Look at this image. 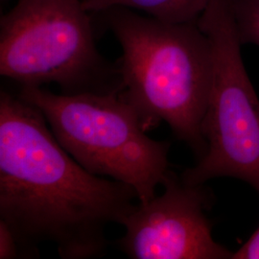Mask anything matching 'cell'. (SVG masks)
Here are the masks:
<instances>
[{"mask_svg": "<svg viewBox=\"0 0 259 259\" xmlns=\"http://www.w3.org/2000/svg\"><path fill=\"white\" fill-rule=\"evenodd\" d=\"M136 191L84 169L60 144L35 106L0 93V219L20 254L51 243L64 259L102 256L107 228L134 210Z\"/></svg>", "mask_w": 259, "mask_h": 259, "instance_id": "obj_1", "label": "cell"}, {"mask_svg": "<svg viewBox=\"0 0 259 259\" xmlns=\"http://www.w3.org/2000/svg\"><path fill=\"white\" fill-rule=\"evenodd\" d=\"M100 14L122 48L119 95L141 127L147 133L166 122L199 159L204 157L212 57L198 23H167L122 7Z\"/></svg>", "mask_w": 259, "mask_h": 259, "instance_id": "obj_2", "label": "cell"}, {"mask_svg": "<svg viewBox=\"0 0 259 259\" xmlns=\"http://www.w3.org/2000/svg\"><path fill=\"white\" fill-rule=\"evenodd\" d=\"M90 14L81 0H19L0 19L1 76L67 95L120 93L119 66L97 49Z\"/></svg>", "mask_w": 259, "mask_h": 259, "instance_id": "obj_3", "label": "cell"}, {"mask_svg": "<svg viewBox=\"0 0 259 259\" xmlns=\"http://www.w3.org/2000/svg\"><path fill=\"white\" fill-rule=\"evenodd\" d=\"M19 96L41 111L57 140L84 169L129 185L139 204L156 197L170 171V144L149 138L119 93L67 95L22 87Z\"/></svg>", "mask_w": 259, "mask_h": 259, "instance_id": "obj_4", "label": "cell"}, {"mask_svg": "<svg viewBox=\"0 0 259 259\" xmlns=\"http://www.w3.org/2000/svg\"><path fill=\"white\" fill-rule=\"evenodd\" d=\"M212 57L211 88L203 122L207 149L182 180L188 185L230 177L259 193V100L241 56L232 0H211L197 20Z\"/></svg>", "mask_w": 259, "mask_h": 259, "instance_id": "obj_5", "label": "cell"}, {"mask_svg": "<svg viewBox=\"0 0 259 259\" xmlns=\"http://www.w3.org/2000/svg\"><path fill=\"white\" fill-rule=\"evenodd\" d=\"M162 185V194L124 218L116 247L133 259H232L233 252L213 238L204 185L185 184L169 171Z\"/></svg>", "mask_w": 259, "mask_h": 259, "instance_id": "obj_6", "label": "cell"}, {"mask_svg": "<svg viewBox=\"0 0 259 259\" xmlns=\"http://www.w3.org/2000/svg\"><path fill=\"white\" fill-rule=\"evenodd\" d=\"M90 13L122 7L144 12L150 18L167 23L197 22L211 0H81Z\"/></svg>", "mask_w": 259, "mask_h": 259, "instance_id": "obj_7", "label": "cell"}, {"mask_svg": "<svg viewBox=\"0 0 259 259\" xmlns=\"http://www.w3.org/2000/svg\"><path fill=\"white\" fill-rule=\"evenodd\" d=\"M232 10L241 44L259 47V0H232Z\"/></svg>", "mask_w": 259, "mask_h": 259, "instance_id": "obj_8", "label": "cell"}, {"mask_svg": "<svg viewBox=\"0 0 259 259\" xmlns=\"http://www.w3.org/2000/svg\"><path fill=\"white\" fill-rule=\"evenodd\" d=\"M20 250L17 238L11 228L0 219V259L20 257Z\"/></svg>", "mask_w": 259, "mask_h": 259, "instance_id": "obj_9", "label": "cell"}, {"mask_svg": "<svg viewBox=\"0 0 259 259\" xmlns=\"http://www.w3.org/2000/svg\"><path fill=\"white\" fill-rule=\"evenodd\" d=\"M232 259H259V228L239 250L233 252Z\"/></svg>", "mask_w": 259, "mask_h": 259, "instance_id": "obj_10", "label": "cell"}]
</instances>
